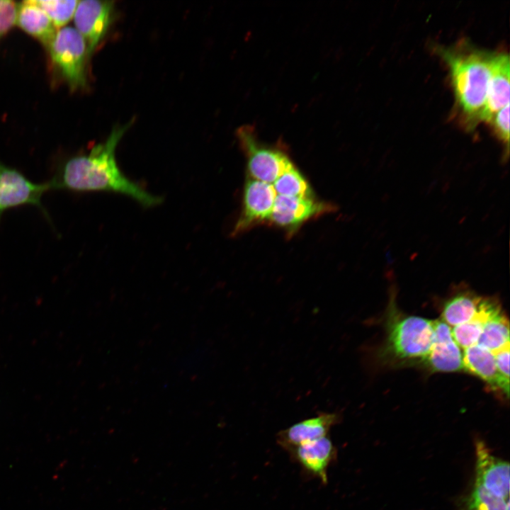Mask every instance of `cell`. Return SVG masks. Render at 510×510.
<instances>
[{
  "label": "cell",
  "instance_id": "7402d4cb",
  "mask_svg": "<svg viewBox=\"0 0 510 510\" xmlns=\"http://www.w3.org/2000/svg\"><path fill=\"white\" fill-rule=\"evenodd\" d=\"M465 510H509V498L497 497L483 487L474 484L466 499Z\"/></svg>",
  "mask_w": 510,
  "mask_h": 510
},
{
  "label": "cell",
  "instance_id": "9c48e42d",
  "mask_svg": "<svg viewBox=\"0 0 510 510\" xmlns=\"http://www.w3.org/2000/svg\"><path fill=\"white\" fill-rule=\"evenodd\" d=\"M277 193L272 184L249 178L244 186L243 209L233 234L240 233L262 222H268Z\"/></svg>",
  "mask_w": 510,
  "mask_h": 510
},
{
  "label": "cell",
  "instance_id": "52a82bcc",
  "mask_svg": "<svg viewBox=\"0 0 510 510\" xmlns=\"http://www.w3.org/2000/svg\"><path fill=\"white\" fill-rule=\"evenodd\" d=\"M333 205L313 198L277 195L268 222L288 233L294 232L306 221L334 210Z\"/></svg>",
  "mask_w": 510,
  "mask_h": 510
},
{
  "label": "cell",
  "instance_id": "44dd1931",
  "mask_svg": "<svg viewBox=\"0 0 510 510\" xmlns=\"http://www.w3.org/2000/svg\"><path fill=\"white\" fill-rule=\"evenodd\" d=\"M47 13L58 30L64 27L74 17L79 1L76 0H35Z\"/></svg>",
  "mask_w": 510,
  "mask_h": 510
},
{
  "label": "cell",
  "instance_id": "ba28073f",
  "mask_svg": "<svg viewBox=\"0 0 510 510\" xmlns=\"http://www.w3.org/2000/svg\"><path fill=\"white\" fill-rule=\"evenodd\" d=\"M111 1H79L74 15L76 29L84 38L89 57L106 35L113 13Z\"/></svg>",
  "mask_w": 510,
  "mask_h": 510
},
{
  "label": "cell",
  "instance_id": "9a60e30c",
  "mask_svg": "<svg viewBox=\"0 0 510 510\" xmlns=\"http://www.w3.org/2000/svg\"><path fill=\"white\" fill-rule=\"evenodd\" d=\"M16 23L45 47L57 30L49 16L35 0L24 1L18 6Z\"/></svg>",
  "mask_w": 510,
  "mask_h": 510
},
{
  "label": "cell",
  "instance_id": "e0dca14e",
  "mask_svg": "<svg viewBox=\"0 0 510 510\" xmlns=\"http://www.w3.org/2000/svg\"><path fill=\"white\" fill-rule=\"evenodd\" d=\"M483 298L469 290L458 291L445 302L442 320L453 327L471 321L479 313Z\"/></svg>",
  "mask_w": 510,
  "mask_h": 510
},
{
  "label": "cell",
  "instance_id": "7a4b0ae2",
  "mask_svg": "<svg viewBox=\"0 0 510 510\" xmlns=\"http://www.w3.org/2000/svg\"><path fill=\"white\" fill-rule=\"evenodd\" d=\"M449 70L455 103L466 126L482 122L496 52L465 47H439Z\"/></svg>",
  "mask_w": 510,
  "mask_h": 510
},
{
  "label": "cell",
  "instance_id": "ac0fdd59",
  "mask_svg": "<svg viewBox=\"0 0 510 510\" xmlns=\"http://www.w3.org/2000/svg\"><path fill=\"white\" fill-rule=\"evenodd\" d=\"M501 310L497 300L484 297L480 310L473 319L451 329L453 338L460 348L465 349L477 344L485 322Z\"/></svg>",
  "mask_w": 510,
  "mask_h": 510
},
{
  "label": "cell",
  "instance_id": "2e32d148",
  "mask_svg": "<svg viewBox=\"0 0 510 510\" xmlns=\"http://www.w3.org/2000/svg\"><path fill=\"white\" fill-rule=\"evenodd\" d=\"M464 368L480 377L491 386L502 390L509 397V385L500 378L494 354L487 348L475 344L464 349L463 353Z\"/></svg>",
  "mask_w": 510,
  "mask_h": 510
},
{
  "label": "cell",
  "instance_id": "d6986e66",
  "mask_svg": "<svg viewBox=\"0 0 510 510\" xmlns=\"http://www.w3.org/2000/svg\"><path fill=\"white\" fill-rule=\"evenodd\" d=\"M477 344L493 353L509 346V320L502 310L485 322Z\"/></svg>",
  "mask_w": 510,
  "mask_h": 510
},
{
  "label": "cell",
  "instance_id": "5bb4252c",
  "mask_svg": "<svg viewBox=\"0 0 510 510\" xmlns=\"http://www.w3.org/2000/svg\"><path fill=\"white\" fill-rule=\"evenodd\" d=\"M509 64L507 53L496 52L482 122L488 123L499 110L509 104Z\"/></svg>",
  "mask_w": 510,
  "mask_h": 510
},
{
  "label": "cell",
  "instance_id": "277c9868",
  "mask_svg": "<svg viewBox=\"0 0 510 510\" xmlns=\"http://www.w3.org/2000/svg\"><path fill=\"white\" fill-rule=\"evenodd\" d=\"M434 339V322L416 316L395 318L388 327V346L400 358H424Z\"/></svg>",
  "mask_w": 510,
  "mask_h": 510
},
{
  "label": "cell",
  "instance_id": "d4e9b609",
  "mask_svg": "<svg viewBox=\"0 0 510 510\" xmlns=\"http://www.w3.org/2000/svg\"><path fill=\"white\" fill-rule=\"evenodd\" d=\"M494 354L495 363L502 380L509 385V346H507Z\"/></svg>",
  "mask_w": 510,
  "mask_h": 510
},
{
  "label": "cell",
  "instance_id": "cb8c5ba5",
  "mask_svg": "<svg viewBox=\"0 0 510 510\" xmlns=\"http://www.w3.org/2000/svg\"><path fill=\"white\" fill-rule=\"evenodd\" d=\"M17 9L14 1L0 0V38L16 23Z\"/></svg>",
  "mask_w": 510,
  "mask_h": 510
},
{
  "label": "cell",
  "instance_id": "8992f818",
  "mask_svg": "<svg viewBox=\"0 0 510 510\" xmlns=\"http://www.w3.org/2000/svg\"><path fill=\"white\" fill-rule=\"evenodd\" d=\"M50 190L48 181L35 183L18 169L0 160V222L7 210L30 205L37 208L52 225L51 217L42 201L43 195Z\"/></svg>",
  "mask_w": 510,
  "mask_h": 510
},
{
  "label": "cell",
  "instance_id": "6da1fadb",
  "mask_svg": "<svg viewBox=\"0 0 510 510\" xmlns=\"http://www.w3.org/2000/svg\"><path fill=\"white\" fill-rule=\"evenodd\" d=\"M128 127L115 128L104 142L94 146L88 154L74 156L60 164L48 181L51 190L115 193L147 208L161 204L162 197L130 180L117 164L115 149Z\"/></svg>",
  "mask_w": 510,
  "mask_h": 510
},
{
  "label": "cell",
  "instance_id": "7c38bea8",
  "mask_svg": "<svg viewBox=\"0 0 510 510\" xmlns=\"http://www.w3.org/2000/svg\"><path fill=\"white\" fill-rule=\"evenodd\" d=\"M341 414L322 412L302 420L279 431L277 443L286 450L300 444L328 436L331 429L341 421Z\"/></svg>",
  "mask_w": 510,
  "mask_h": 510
},
{
  "label": "cell",
  "instance_id": "ffe728a7",
  "mask_svg": "<svg viewBox=\"0 0 510 510\" xmlns=\"http://www.w3.org/2000/svg\"><path fill=\"white\" fill-rule=\"evenodd\" d=\"M273 186L279 196L313 198V193L303 175L293 165L280 175L273 183Z\"/></svg>",
  "mask_w": 510,
  "mask_h": 510
},
{
  "label": "cell",
  "instance_id": "4fadbf2b",
  "mask_svg": "<svg viewBox=\"0 0 510 510\" xmlns=\"http://www.w3.org/2000/svg\"><path fill=\"white\" fill-rule=\"evenodd\" d=\"M434 339L425 358L435 371L455 372L464 368L463 353L453 338L451 328L443 320H434Z\"/></svg>",
  "mask_w": 510,
  "mask_h": 510
},
{
  "label": "cell",
  "instance_id": "603a6c76",
  "mask_svg": "<svg viewBox=\"0 0 510 510\" xmlns=\"http://www.w3.org/2000/svg\"><path fill=\"white\" fill-rule=\"evenodd\" d=\"M492 126L494 133L503 143L506 152L509 155V104L499 110L488 121Z\"/></svg>",
  "mask_w": 510,
  "mask_h": 510
},
{
  "label": "cell",
  "instance_id": "30bf717a",
  "mask_svg": "<svg viewBox=\"0 0 510 510\" xmlns=\"http://www.w3.org/2000/svg\"><path fill=\"white\" fill-rule=\"evenodd\" d=\"M302 472L322 483L328 482V470L337 457V449L328 436L287 450Z\"/></svg>",
  "mask_w": 510,
  "mask_h": 510
},
{
  "label": "cell",
  "instance_id": "8fae6325",
  "mask_svg": "<svg viewBox=\"0 0 510 510\" xmlns=\"http://www.w3.org/2000/svg\"><path fill=\"white\" fill-rule=\"evenodd\" d=\"M475 485L497 497L509 498V464L494 455L482 441L476 443Z\"/></svg>",
  "mask_w": 510,
  "mask_h": 510
},
{
  "label": "cell",
  "instance_id": "5b68a950",
  "mask_svg": "<svg viewBox=\"0 0 510 510\" xmlns=\"http://www.w3.org/2000/svg\"><path fill=\"white\" fill-rule=\"evenodd\" d=\"M237 137L247 158L250 178L272 184L294 165L283 151L260 143L252 127L239 128Z\"/></svg>",
  "mask_w": 510,
  "mask_h": 510
},
{
  "label": "cell",
  "instance_id": "3957f363",
  "mask_svg": "<svg viewBox=\"0 0 510 510\" xmlns=\"http://www.w3.org/2000/svg\"><path fill=\"white\" fill-rule=\"evenodd\" d=\"M54 65L72 89L86 84V62L89 57L86 42L75 28L58 29L46 46Z\"/></svg>",
  "mask_w": 510,
  "mask_h": 510
}]
</instances>
